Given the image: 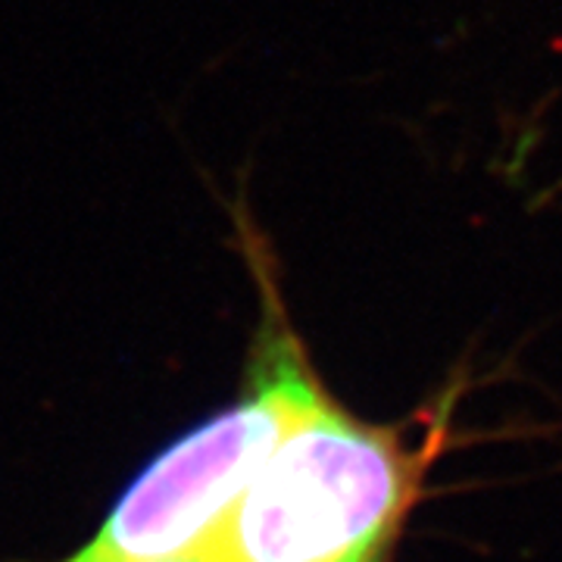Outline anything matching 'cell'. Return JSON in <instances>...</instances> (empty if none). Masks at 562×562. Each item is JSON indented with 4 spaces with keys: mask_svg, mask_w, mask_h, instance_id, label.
Listing matches in <instances>:
<instances>
[{
    "mask_svg": "<svg viewBox=\"0 0 562 562\" xmlns=\"http://www.w3.org/2000/svg\"><path fill=\"white\" fill-rule=\"evenodd\" d=\"M69 562H128V560H106V557H94L88 550H81L76 560ZM157 562H213L206 553H191V557H176V560H157Z\"/></svg>",
    "mask_w": 562,
    "mask_h": 562,
    "instance_id": "cell-3",
    "label": "cell"
},
{
    "mask_svg": "<svg viewBox=\"0 0 562 562\" xmlns=\"http://www.w3.org/2000/svg\"><path fill=\"white\" fill-rule=\"evenodd\" d=\"M419 457L394 428L331 397L301 419L198 553L213 562H379L419 491Z\"/></svg>",
    "mask_w": 562,
    "mask_h": 562,
    "instance_id": "cell-2",
    "label": "cell"
},
{
    "mask_svg": "<svg viewBox=\"0 0 562 562\" xmlns=\"http://www.w3.org/2000/svg\"><path fill=\"white\" fill-rule=\"evenodd\" d=\"M232 222L262 297L250 391L140 472L88 543L94 557L157 562L198 553L281 438L328 401L284 319L272 250L247 203L232 206Z\"/></svg>",
    "mask_w": 562,
    "mask_h": 562,
    "instance_id": "cell-1",
    "label": "cell"
}]
</instances>
